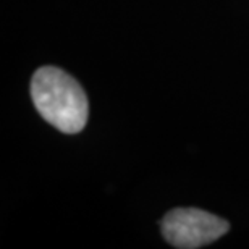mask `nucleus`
Here are the masks:
<instances>
[{
	"label": "nucleus",
	"instance_id": "nucleus-2",
	"mask_svg": "<svg viewBox=\"0 0 249 249\" xmlns=\"http://www.w3.org/2000/svg\"><path fill=\"white\" fill-rule=\"evenodd\" d=\"M230 228L223 218L194 207L173 209L162 218V235L173 248L196 249L222 238Z\"/></svg>",
	"mask_w": 249,
	"mask_h": 249
},
{
	"label": "nucleus",
	"instance_id": "nucleus-1",
	"mask_svg": "<svg viewBox=\"0 0 249 249\" xmlns=\"http://www.w3.org/2000/svg\"><path fill=\"white\" fill-rule=\"evenodd\" d=\"M31 97L41 117L58 131L76 134L88 123V97L81 84L57 67H42L33 74Z\"/></svg>",
	"mask_w": 249,
	"mask_h": 249
}]
</instances>
